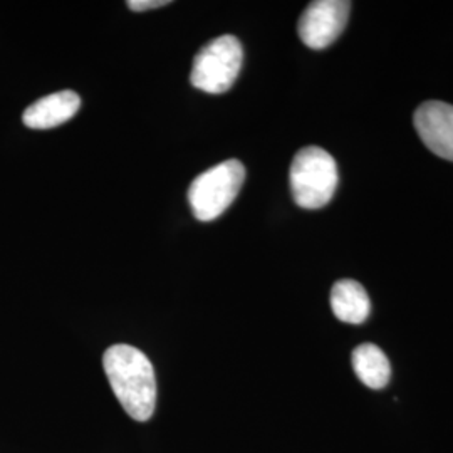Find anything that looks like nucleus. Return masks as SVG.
I'll use <instances>...</instances> for the list:
<instances>
[{"instance_id": "obj_2", "label": "nucleus", "mask_w": 453, "mask_h": 453, "mask_svg": "<svg viewBox=\"0 0 453 453\" xmlns=\"http://www.w3.org/2000/svg\"><path fill=\"white\" fill-rule=\"evenodd\" d=\"M289 181L294 202L301 209H323L336 192L338 166L326 150L308 146L294 157Z\"/></svg>"}, {"instance_id": "obj_1", "label": "nucleus", "mask_w": 453, "mask_h": 453, "mask_svg": "<svg viewBox=\"0 0 453 453\" xmlns=\"http://www.w3.org/2000/svg\"><path fill=\"white\" fill-rule=\"evenodd\" d=\"M103 366L118 402L133 420L151 418L157 405V376L145 353L130 344H114Z\"/></svg>"}, {"instance_id": "obj_7", "label": "nucleus", "mask_w": 453, "mask_h": 453, "mask_svg": "<svg viewBox=\"0 0 453 453\" xmlns=\"http://www.w3.org/2000/svg\"><path fill=\"white\" fill-rule=\"evenodd\" d=\"M81 108V97L74 91H59L37 99L24 114L22 121L33 130H50L73 119Z\"/></svg>"}, {"instance_id": "obj_3", "label": "nucleus", "mask_w": 453, "mask_h": 453, "mask_svg": "<svg viewBox=\"0 0 453 453\" xmlns=\"http://www.w3.org/2000/svg\"><path fill=\"white\" fill-rule=\"evenodd\" d=\"M245 168L239 160H226L209 168L192 181L188 202L200 222L219 219L242 188Z\"/></svg>"}, {"instance_id": "obj_8", "label": "nucleus", "mask_w": 453, "mask_h": 453, "mask_svg": "<svg viewBox=\"0 0 453 453\" xmlns=\"http://www.w3.org/2000/svg\"><path fill=\"white\" fill-rule=\"evenodd\" d=\"M331 309L342 323L361 324L368 319L372 303L359 282L342 279L331 289Z\"/></svg>"}, {"instance_id": "obj_10", "label": "nucleus", "mask_w": 453, "mask_h": 453, "mask_svg": "<svg viewBox=\"0 0 453 453\" xmlns=\"http://www.w3.org/2000/svg\"><path fill=\"white\" fill-rule=\"evenodd\" d=\"M170 0H130L128 7L134 12H145V11H153L168 5Z\"/></svg>"}, {"instance_id": "obj_6", "label": "nucleus", "mask_w": 453, "mask_h": 453, "mask_svg": "<svg viewBox=\"0 0 453 453\" xmlns=\"http://www.w3.org/2000/svg\"><path fill=\"white\" fill-rule=\"evenodd\" d=\"M417 133L430 151L453 162V106L443 101H426L413 118Z\"/></svg>"}, {"instance_id": "obj_5", "label": "nucleus", "mask_w": 453, "mask_h": 453, "mask_svg": "<svg viewBox=\"0 0 453 453\" xmlns=\"http://www.w3.org/2000/svg\"><path fill=\"white\" fill-rule=\"evenodd\" d=\"M351 2L318 0L309 4L299 19V37L311 49L331 46L348 24Z\"/></svg>"}, {"instance_id": "obj_9", "label": "nucleus", "mask_w": 453, "mask_h": 453, "mask_svg": "<svg viewBox=\"0 0 453 453\" xmlns=\"http://www.w3.org/2000/svg\"><path fill=\"white\" fill-rule=\"evenodd\" d=\"M353 368L357 378L372 389L385 388L391 376L387 355L374 344H361L353 351Z\"/></svg>"}, {"instance_id": "obj_4", "label": "nucleus", "mask_w": 453, "mask_h": 453, "mask_svg": "<svg viewBox=\"0 0 453 453\" xmlns=\"http://www.w3.org/2000/svg\"><path fill=\"white\" fill-rule=\"evenodd\" d=\"M242 61V44L235 35L217 37L195 56L190 81L200 91L222 95L239 78Z\"/></svg>"}]
</instances>
